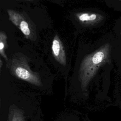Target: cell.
Listing matches in <instances>:
<instances>
[{"mask_svg": "<svg viewBox=\"0 0 121 121\" xmlns=\"http://www.w3.org/2000/svg\"><path fill=\"white\" fill-rule=\"evenodd\" d=\"M111 46L107 43L95 52L86 55L82 60L79 76L82 81L87 82L95 74L100 67L111 61Z\"/></svg>", "mask_w": 121, "mask_h": 121, "instance_id": "1", "label": "cell"}, {"mask_svg": "<svg viewBox=\"0 0 121 121\" xmlns=\"http://www.w3.org/2000/svg\"><path fill=\"white\" fill-rule=\"evenodd\" d=\"M9 60L8 66L16 77L31 83H39L38 75L30 69L28 65L30 59L26 56L21 53H17Z\"/></svg>", "mask_w": 121, "mask_h": 121, "instance_id": "2", "label": "cell"}, {"mask_svg": "<svg viewBox=\"0 0 121 121\" xmlns=\"http://www.w3.org/2000/svg\"><path fill=\"white\" fill-rule=\"evenodd\" d=\"M7 13L9 20L21 31L26 38L31 40L36 39L34 25L26 14L10 9L7 10Z\"/></svg>", "mask_w": 121, "mask_h": 121, "instance_id": "3", "label": "cell"}, {"mask_svg": "<svg viewBox=\"0 0 121 121\" xmlns=\"http://www.w3.org/2000/svg\"><path fill=\"white\" fill-rule=\"evenodd\" d=\"M52 55L55 60L60 64H66V56L63 43L57 34L54 36L52 44Z\"/></svg>", "mask_w": 121, "mask_h": 121, "instance_id": "4", "label": "cell"}, {"mask_svg": "<svg viewBox=\"0 0 121 121\" xmlns=\"http://www.w3.org/2000/svg\"><path fill=\"white\" fill-rule=\"evenodd\" d=\"M76 17L81 24L86 26L97 24L104 18L101 14L91 12L78 13L76 14Z\"/></svg>", "mask_w": 121, "mask_h": 121, "instance_id": "5", "label": "cell"}, {"mask_svg": "<svg viewBox=\"0 0 121 121\" xmlns=\"http://www.w3.org/2000/svg\"><path fill=\"white\" fill-rule=\"evenodd\" d=\"M8 47L7 36L5 33L2 31L0 32V54L5 60H8V58L5 53V50Z\"/></svg>", "mask_w": 121, "mask_h": 121, "instance_id": "6", "label": "cell"}, {"mask_svg": "<svg viewBox=\"0 0 121 121\" xmlns=\"http://www.w3.org/2000/svg\"><path fill=\"white\" fill-rule=\"evenodd\" d=\"M2 66V61L1 58H0V70H1V68Z\"/></svg>", "mask_w": 121, "mask_h": 121, "instance_id": "7", "label": "cell"}, {"mask_svg": "<svg viewBox=\"0 0 121 121\" xmlns=\"http://www.w3.org/2000/svg\"><path fill=\"white\" fill-rule=\"evenodd\" d=\"M26 0V1H33L34 0Z\"/></svg>", "mask_w": 121, "mask_h": 121, "instance_id": "8", "label": "cell"}, {"mask_svg": "<svg viewBox=\"0 0 121 121\" xmlns=\"http://www.w3.org/2000/svg\"><path fill=\"white\" fill-rule=\"evenodd\" d=\"M119 0V1H121V0Z\"/></svg>", "mask_w": 121, "mask_h": 121, "instance_id": "9", "label": "cell"}]
</instances>
